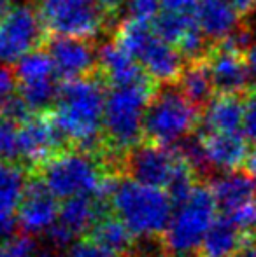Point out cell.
Instances as JSON below:
<instances>
[{
    "mask_svg": "<svg viewBox=\"0 0 256 257\" xmlns=\"http://www.w3.org/2000/svg\"><path fill=\"white\" fill-rule=\"evenodd\" d=\"M68 147L70 144L67 137L56 126L49 112H37L20 124V158L32 170Z\"/></svg>",
    "mask_w": 256,
    "mask_h": 257,
    "instance_id": "cell-10",
    "label": "cell"
},
{
    "mask_svg": "<svg viewBox=\"0 0 256 257\" xmlns=\"http://www.w3.org/2000/svg\"><path fill=\"white\" fill-rule=\"evenodd\" d=\"M176 84L183 95L198 108H204L216 95L205 58L197 61H186Z\"/></svg>",
    "mask_w": 256,
    "mask_h": 257,
    "instance_id": "cell-23",
    "label": "cell"
},
{
    "mask_svg": "<svg viewBox=\"0 0 256 257\" xmlns=\"http://www.w3.org/2000/svg\"><path fill=\"white\" fill-rule=\"evenodd\" d=\"M99 72L109 88L113 86H158V82L147 74L144 65L125 51L116 41H111L99 49Z\"/></svg>",
    "mask_w": 256,
    "mask_h": 257,
    "instance_id": "cell-14",
    "label": "cell"
},
{
    "mask_svg": "<svg viewBox=\"0 0 256 257\" xmlns=\"http://www.w3.org/2000/svg\"><path fill=\"white\" fill-rule=\"evenodd\" d=\"M99 2H100V6L104 7V11H106V13L109 14L114 21H116L118 16H120L121 7L127 6V0H99Z\"/></svg>",
    "mask_w": 256,
    "mask_h": 257,
    "instance_id": "cell-39",
    "label": "cell"
},
{
    "mask_svg": "<svg viewBox=\"0 0 256 257\" xmlns=\"http://www.w3.org/2000/svg\"><path fill=\"white\" fill-rule=\"evenodd\" d=\"M14 9V0H0V20Z\"/></svg>",
    "mask_w": 256,
    "mask_h": 257,
    "instance_id": "cell-42",
    "label": "cell"
},
{
    "mask_svg": "<svg viewBox=\"0 0 256 257\" xmlns=\"http://www.w3.org/2000/svg\"><path fill=\"white\" fill-rule=\"evenodd\" d=\"M34 114H37V112H34V108L28 105L20 91L11 93L4 100H0V117L9 119L16 124H23Z\"/></svg>",
    "mask_w": 256,
    "mask_h": 257,
    "instance_id": "cell-31",
    "label": "cell"
},
{
    "mask_svg": "<svg viewBox=\"0 0 256 257\" xmlns=\"http://www.w3.org/2000/svg\"><path fill=\"white\" fill-rule=\"evenodd\" d=\"M109 86L97 68L93 74L62 81L55 107L49 110L53 121L67 137L70 147L100 158L106 149L104 105Z\"/></svg>",
    "mask_w": 256,
    "mask_h": 257,
    "instance_id": "cell-1",
    "label": "cell"
},
{
    "mask_svg": "<svg viewBox=\"0 0 256 257\" xmlns=\"http://www.w3.org/2000/svg\"><path fill=\"white\" fill-rule=\"evenodd\" d=\"M49 35L39 9L16 6L0 20V63L14 65L27 53L44 48Z\"/></svg>",
    "mask_w": 256,
    "mask_h": 257,
    "instance_id": "cell-8",
    "label": "cell"
},
{
    "mask_svg": "<svg viewBox=\"0 0 256 257\" xmlns=\"http://www.w3.org/2000/svg\"><path fill=\"white\" fill-rule=\"evenodd\" d=\"M205 61L211 72L216 95H246L251 88V74L246 54L232 51L219 42H212Z\"/></svg>",
    "mask_w": 256,
    "mask_h": 257,
    "instance_id": "cell-13",
    "label": "cell"
},
{
    "mask_svg": "<svg viewBox=\"0 0 256 257\" xmlns=\"http://www.w3.org/2000/svg\"><path fill=\"white\" fill-rule=\"evenodd\" d=\"M195 21H197L195 13H181V11L161 7V11L154 16L151 23H153V30L158 37L170 42V44H178L179 39L188 32V28Z\"/></svg>",
    "mask_w": 256,
    "mask_h": 257,
    "instance_id": "cell-28",
    "label": "cell"
},
{
    "mask_svg": "<svg viewBox=\"0 0 256 257\" xmlns=\"http://www.w3.org/2000/svg\"><path fill=\"white\" fill-rule=\"evenodd\" d=\"M139 61L158 84L178 82L186 63L179 49L174 48V44L170 42L160 39L158 35H154L153 41L147 44L144 53L139 56Z\"/></svg>",
    "mask_w": 256,
    "mask_h": 257,
    "instance_id": "cell-17",
    "label": "cell"
},
{
    "mask_svg": "<svg viewBox=\"0 0 256 257\" xmlns=\"http://www.w3.org/2000/svg\"><path fill=\"white\" fill-rule=\"evenodd\" d=\"M202 137L211 166L221 172H233L249 158L247 139L239 132H197Z\"/></svg>",
    "mask_w": 256,
    "mask_h": 257,
    "instance_id": "cell-16",
    "label": "cell"
},
{
    "mask_svg": "<svg viewBox=\"0 0 256 257\" xmlns=\"http://www.w3.org/2000/svg\"><path fill=\"white\" fill-rule=\"evenodd\" d=\"M90 238L111 250L118 252L120 255H130L133 247V238L135 234L130 231V227L118 215H113L111 212L100 215L88 231Z\"/></svg>",
    "mask_w": 256,
    "mask_h": 257,
    "instance_id": "cell-24",
    "label": "cell"
},
{
    "mask_svg": "<svg viewBox=\"0 0 256 257\" xmlns=\"http://www.w3.org/2000/svg\"><path fill=\"white\" fill-rule=\"evenodd\" d=\"M106 172L100 158L75 147L51 156L32 170L58 200L93 194Z\"/></svg>",
    "mask_w": 256,
    "mask_h": 257,
    "instance_id": "cell-5",
    "label": "cell"
},
{
    "mask_svg": "<svg viewBox=\"0 0 256 257\" xmlns=\"http://www.w3.org/2000/svg\"><path fill=\"white\" fill-rule=\"evenodd\" d=\"M226 217L232 219V222L239 227L242 233H256V200L242 205L240 208L233 210Z\"/></svg>",
    "mask_w": 256,
    "mask_h": 257,
    "instance_id": "cell-34",
    "label": "cell"
},
{
    "mask_svg": "<svg viewBox=\"0 0 256 257\" xmlns=\"http://www.w3.org/2000/svg\"><path fill=\"white\" fill-rule=\"evenodd\" d=\"M202 108L181 93L176 82L158 84L144 114V140L161 146H174L197 130Z\"/></svg>",
    "mask_w": 256,
    "mask_h": 257,
    "instance_id": "cell-4",
    "label": "cell"
},
{
    "mask_svg": "<svg viewBox=\"0 0 256 257\" xmlns=\"http://www.w3.org/2000/svg\"><path fill=\"white\" fill-rule=\"evenodd\" d=\"M37 9L49 34L95 39L118 23L99 0H37Z\"/></svg>",
    "mask_w": 256,
    "mask_h": 257,
    "instance_id": "cell-7",
    "label": "cell"
},
{
    "mask_svg": "<svg viewBox=\"0 0 256 257\" xmlns=\"http://www.w3.org/2000/svg\"><path fill=\"white\" fill-rule=\"evenodd\" d=\"M246 166H247V173L253 177L256 182V149L249 154V158H247V161H246Z\"/></svg>",
    "mask_w": 256,
    "mask_h": 257,
    "instance_id": "cell-41",
    "label": "cell"
},
{
    "mask_svg": "<svg viewBox=\"0 0 256 257\" xmlns=\"http://www.w3.org/2000/svg\"><path fill=\"white\" fill-rule=\"evenodd\" d=\"M179 158L181 156L174 146H161L146 140V144H137L128 151L123 175L147 186L167 187Z\"/></svg>",
    "mask_w": 256,
    "mask_h": 257,
    "instance_id": "cell-9",
    "label": "cell"
},
{
    "mask_svg": "<svg viewBox=\"0 0 256 257\" xmlns=\"http://www.w3.org/2000/svg\"><path fill=\"white\" fill-rule=\"evenodd\" d=\"M68 257H120V254L88 238V240H81L72 245L68 250Z\"/></svg>",
    "mask_w": 256,
    "mask_h": 257,
    "instance_id": "cell-32",
    "label": "cell"
},
{
    "mask_svg": "<svg viewBox=\"0 0 256 257\" xmlns=\"http://www.w3.org/2000/svg\"><path fill=\"white\" fill-rule=\"evenodd\" d=\"M0 257H14L13 252H11L9 241H4V243H0Z\"/></svg>",
    "mask_w": 256,
    "mask_h": 257,
    "instance_id": "cell-43",
    "label": "cell"
},
{
    "mask_svg": "<svg viewBox=\"0 0 256 257\" xmlns=\"http://www.w3.org/2000/svg\"><path fill=\"white\" fill-rule=\"evenodd\" d=\"M246 233L239 229L232 219L226 215L219 217L209 227L207 234L200 243V257H232L242 245Z\"/></svg>",
    "mask_w": 256,
    "mask_h": 257,
    "instance_id": "cell-22",
    "label": "cell"
},
{
    "mask_svg": "<svg viewBox=\"0 0 256 257\" xmlns=\"http://www.w3.org/2000/svg\"><path fill=\"white\" fill-rule=\"evenodd\" d=\"M60 206L56 196L48 189L37 175L32 173L25 187L20 208H18V226L25 234L48 233L58 220Z\"/></svg>",
    "mask_w": 256,
    "mask_h": 257,
    "instance_id": "cell-12",
    "label": "cell"
},
{
    "mask_svg": "<svg viewBox=\"0 0 256 257\" xmlns=\"http://www.w3.org/2000/svg\"><path fill=\"white\" fill-rule=\"evenodd\" d=\"M195 16L212 42L226 37L244 20L230 0H202L195 11Z\"/></svg>",
    "mask_w": 256,
    "mask_h": 257,
    "instance_id": "cell-21",
    "label": "cell"
},
{
    "mask_svg": "<svg viewBox=\"0 0 256 257\" xmlns=\"http://www.w3.org/2000/svg\"><path fill=\"white\" fill-rule=\"evenodd\" d=\"M232 257H256V233H246L242 245L237 248Z\"/></svg>",
    "mask_w": 256,
    "mask_h": 257,
    "instance_id": "cell-38",
    "label": "cell"
},
{
    "mask_svg": "<svg viewBox=\"0 0 256 257\" xmlns=\"http://www.w3.org/2000/svg\"><path fill=\"white\" fill-rule=\"evenodd\" d=\"M27 182L25 166L14 161L0 163V240H6L14 231Z\"/></svg>",
    "mask_w": 256,
    "mask_h": 257,
    "instance_id": "cell-15",
    "label": "cell"
},
{
    "mask_svg": "<svg viewBox=\"0 0 256 257\" xmlns=\"http://www.w3.org/2000/svg\"><path fill=\"white\" fill-rule=\"evenodd\" d=\"M218 203L211 187L197 184L193 193L183 203L176 205V212L163 233V245L172 255L192 254L200 247L209 227L216 220Z\"/></svg>",
    "mask_w": 256,
    "mask_h": 257,
    "instance_id": "cell-6",
    "label": "cell"
},
{
    "mask_svg": "<svg viewBox=\"0 0 256 257\" xmlns=\"http://www.w3.org/2000/svg\"><path fill=\"white\" fill-rule=\"evenodd\" d=\"M158 86H113L104 105L106 151L127 156L144 139V114L151 95Z\"/></svg>",
    "mask_w": 256,
    "mask_h": 257,
    "instance_id": "cell-2",
    "label": "cell"
},
{
    "mask_svg": "<svg viewBox=\"0 0 256 257\" xmlns=\"http://www.w3.org/2000/svg\"><path fill=\"white\" fill-rule=\"evenodd\" d=\"M20 158V124L0 117V159L16 161Z\"/></svg>",
    "mask_w": 256,
    "mask_h": 257,
    "instance_id": "cell-30",
    "label": "cell"
},
{
    "mask_svg": "<svg viewBox=\"0 0 256 257\" xmlns=\"http://www.w3.org/2000/svg\"><path fill=\"white\" fill-rule=\"evenodd\" d=\"M172 200L161 187L120 179L111 208L137 238H160L172 219Z\"/></svg>",
    "mask_w": 256,
    "mask_h": 257,
    "instance_id": "cell-3",
    "label": "cell"
},
{
    "mask_svg": "<svg viewBox=\"0 0 256 257\" xmlns=\"http://www.w3.org/2000/svg\"><path fill=\"white\" fill-rule=\"evenodd\" d=\"M14 86H16V77H14L13 67H0V100H4L7 95H11Z\"/></svg>",
    "mask_w": 256,
    "mask_h": 257,
    "instance_id": "cell-36",
    "label": "cell"
},
{
    "mask_svg": "<svg viewBox=\"0 0 256 257\" xmlns=\"http://www.w3.org/2000/svg\"><path fill=\"white\" fill-rule=\"evenodd\" d=\"M211 191L223 215H228L233 210L256 200V182L247 173L237 170L225 172L223 175L211 180Z\"/></svg>",
    "mask_w": 256,
    "mask_h": 257,
    "instance_id": "cell-20",
    "label": "cell"
},
{
    "mask_svg": "<svg viewBox=\"0 0 256 257\" xmlns=\"http://www.w3.org/2000/svg\"><path fill=\"white\" fill-rule=\"evenodd\" d=\"M55 61L56 74L62 81L84 77L99 67V51L86 37L51 34L44 46Z\"/></svg>",
    "mask_w": 256,
    "mask_h": 257,
    "instance_id": "cell-11",
    "label": "cell"
},
{
    "mask_svg": "<svg viewBox=\"0 0 256 257\" xmlns=\"http://www.w3.org/2000/svg\"><path fill=\"white\" fill-rule=\"evenodd\" d=\"M197 179L198 175L195 173V170L183 158H179V163L176 166L174 173H172L170 180L167 184V193L170 196L172 203L179 205L193 193V189L197 187Z\"/></svg>",
    "mask_w": 256,
    "mask_h": 257,
    "instance_id": "cell-29",
    "label": "cell"
},
{
    "mask_svg": "<svg viewBox=\"0 0 256 257\" xmlns=\"http://www.w3.org/2000/svg\"><path fill=\"white\" fill-rule=\"evenodd\" d=\"M230 2L233 4L237 13H239L242 18L249 16V14L256 9V0H230Z\"/></svg>",
    "mask_w": 256,
    "mask_h": 257,
    "instance_id": "cell-40",
    "label": "cell"
},
{
    "mask_svg": "<svg viewBox=\"0 0 256 257\" xmlns=\"http://www.w3.org/2000/svg\"><path fill=\"white\" fill-rule=\"evenodd\" d=\"M242 133L249 142L256 144V88H249L244 95Z\"/></svg>",
    "mask_w": 256,
    "mask_h": 257,
    "instance_id": "cell-33",
    "label": "cell"
},
{
    "mask_svg": "<svg viewBox=\"0 0 256 257\" xmlns=\"http://www.w3.org/2000/svg\"><path fill=\"white\" fill-rule=\"evenodd\" d=\"M107 212H111V205L97 200L93 194H77L63 200L56 222L70 236L77 238L79 234L92 229L95 220Z\"/></svg>",
    "mask_w": 256,
    "mask_h": 257,
    "instance_id": "cell-19",
    "label": "cell"
},
{
    "mask_svg": "<svg viewBox=\"0 0 256 257\" xmlns=\"http://www.w3.org/2000/svg\"><path fill=\"white\" fill-rule=\"evenodd\" d=\"M161 7L181 11V13H195L198 7V0H161Z\"/></svg>",
    "mask_w": 256,
    "mask_h": 257,
    "instance_id": "cell-37",
    "label": "cell"
},
{
    "mask_svg": "<svg viewBox=\"0 0 256 257\" xmlns=\"http://www.w3.org/2000/svg\"><path fill=\"white\" fill-rule=\"evenodd\" d=\"M127 7L133 20L153 21L161 11V0H127Z\"/></svg>",
    "mask_w": 256,
    "mask_h": 257,
    "instance_id": "cell-35",
    "label": "cell"
},
{
    "mask_svg": "<svg viewBox=\"0 0 256 257\" xmlns=\"http://www.w3.org/2000/svg\"><path fill=\"white\" fill-rule=\"evenodd\" d=\"M37 257H58V255H56L55 252H41Z\"/></svg>",
    "mask_w": 256,
    "mask_h": 257,
    "instance_id": "cell-44",
    "label": "cell"
},
{
    "mask_svg": "<svg viewBox=\"0 0 256 257\" xmlns=\"http://www.w3.org/2000/svg\"><path fill=\"white\" fill-rule=\"evenodd\" d=\"M62 86V79L58 75L55 77L37 79V81L28 82H16L18 91L21 93L25 100L28 102L34 112H49L56 103Z\"/></svg>",
    "mask_w": 256,
    "mask_h": 257,
    "instance_id": "cell-26",
    "label": "cell"
},
{
    "mask_svg": "<svg viewBox=\"0 0 256 257\" xmlns=\"http://www.w3.org/2000/svg\"><path fill=\"white\" fill-rule=\"evenodd\" d=\"M244 119V95H214L202 108L195 132H239Z\"/></svg>",
    "mask_w": 256,
    "mask_h": 257,
    "instance_id": "cell-18",
    "label": "cell"
},
{
    "mask_svg": "<svg viewBox=\"0 0 256 257\" xmlns=\"http://www.w3.org/2000/svg\"><path fill=\"white\" fill-rule=\"evenodd\" d=\"M13 72L16 82H28L58 75L55 68V61L46 48L34 49V51L25 54L23 58H20L13 65Z\"/></svg>",
    "mask_w": 256,
    "mask_h": 257,
    "instance_id": "cell-27",
    "label": "cell"
},
{
    "mask_svg": "<svg viewBox=\"0 0 256 257\" xmlns=\"http://www.w3.org/2000/svg\"><path fill=\"white\" fill-rule=\"evenodd\" d=\"M198 2H202V0H198Z\"/></svg>",
    "mask_w": 256,
    "mask_h": 257,
    "instance_id": "cell-45",
    "label": "cell"
},
{
    "mask_svg": "<svg viewBox=\"0 0 256 257\" xmlns=\"http://www.w3.org/2000/svg\"><path fill=\"white\" fill-rule=\"evenodd\" d=\"M154 30H153V23L151 21H144V20H128L121 21L116 27L114 32V41L128 51L132 56H135L139 60V56L144 53V49L147 48L151 41L154 39Z\"/></svg>",
    "mask_w": 256,
    "mask_h": 257,
    "instance_id": "cell-25",
    "label": "cell"
}]
</instances>
